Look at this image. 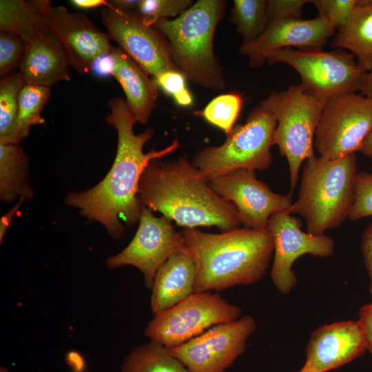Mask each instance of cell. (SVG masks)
I'll list each match as a JSON object with an SVG mask.
<instances>
[{"label":"cell","instance_id":"cell-1","mask_svg":"<svg viewBox=\"0 0 372 372\" xmlns=\"http://www.w3.org/2000/svg\"><path fill=\"white\" fill-rule=\"evenodd\" d=\"M110 113L105 121L117 132V150L114 163L105 178L94 187L80 192H70L65 203L79 209L90 220L103 225L114 239L125 233L122 219L127 226L139 222L142 204L138 196L141 174L148 163L172 153L179 147L178 140L161 149L143 152L145 144L154 134L148 127L136 134V123L125 101L122 97L112 98L108 103Z\"/></svg>","mask_w":372,"mask_h":372},{"label":"cell","instance_id":"cell-2","mask_svg":"<svg viewBox=\"0 0 372 372\" xmlns=\"http://www.w3.org/2000/svg\"><path fill=\"white\" fill-rule=\"evenodd\" d=\"M137 196L149 210L185 228L214 226L226 231L241 225L235 206L218 195L185 157L150 161L140 177Z\"/></svg>","mask_w":372,"mask_h":372},{"label":"cell","instance_id":"cell-3","mask_svg":"<svg viewBox=\"0 0 372 372\" xmlns=\"http://www.w3.org/2000/svg\"><path fill=\"white\" fill-rule=\"evenodd\" d=\"M182 234L196 263L194 293L257 282L267 273L273 254L268 228L240 227L219 234L185 228Z\"/></svg>","mask_w":372,"mask_h":372},{"label":"cell","instance_id":"cell-4","mask_svg":"<svg viewBox=\"0 0 372 372\" xmlns=\"http://www.w3.org/2000/svg\"><path fill=\"white\" fill-rule=\"evenodd\" d=\"M227 4L225 0H198L179 17L152 25L166 37L178 70L187 81L210 90L226 87L214 38Z\"/></svg>","mask_w":372,"mask_h":372},{"label":"cell","instance_id":"cell-5","mask_svg":"<svg viewBox=\"0 0 372 372\" xmlns=\"http://www.w3.org/2000/svg\"><path fill=\"white\" fill-rule=\"evenodd\" d=\"M357 174L355 154L335 159L314 156L306 160L298 197L289 212L304 219L308 233L324 235L348 218L355 200Z\"/></svg>","mask_w":372,"mask_h":372},{"label":"cell","instance_id":"cell-6","mask_svg":"<svg viewBox=\"0 0 372 372\" xmlns=\"http://www.w3.org/2000/svg\"><path fill=\"white\" fill-rule=\"evenodd\" d=\"M277 121L267 98L227 134L219 146H208L196 152L192 165L210 183L216 178L239 169L265 170L272 162L271 146Z\"/></svg>","mask_w":372,"mask_h":372},{"label":"cell","instance_id":"cell-7","mask_svg":"<svg viewBox=\"0 0 372 372\" xmlns=\"http://www.w3.org/2000/svg\"><path fill=\"white\" fill-rule=\"evenodd\" d=\"M266 63L293 67L301 77L303 90L323 102L361 91L368 73L353 54L338 49L325 52L320 48H285L271 53Z\"/></svg>","mask_w":372,"mask_h":372},{"label":"cell","instance_id":"cell-8","mask_svg":"<svg viewBox=\"0 0 372 372\" xmlns=\"http://www.w3.org/2000/svg\"><path fill=\"white\" fill-rule=\"evenodd\" d=\"M277 121L274 145L289 167L290 194L296 189L304 162L314 156V138L324 102L307 94L300 85L272 91L267 97Z\"/></svg>","mask_w":372,"mask_h":372},{"label":"cell","instance_id":"cell-9","mask_svg":"<svg viewBox=\"0 0 372 372\" xmlns=\"http://www.w3.org/2000/svg\"><path fill=\"white\" fill-rule=\"evenodd\" d=\"M239 307L218 292L193 293L187 298L154 315L145 329L150 341L167 348L180 345L211 327L238 319Z\"/></svg>","mask_w":372,"mask_h":372},{"label":"cell","instance_id":"cell-10","mask_svg":"<svg viewBox=\"0 0 372 372\" xmlns=\"http://www.w3.org/2000/svg\"><path fill=\"white\" fill-rule=\"evenodd\" d=\"M372 132V96L348 93L324 102L314 147L319 156L335 159L360 151Z\"/></svg>","mask_w":372,"mask_h":372},{"label":"cell","instance_id":"cell-11","mask_svg":"<svg viewBox=\"0 0 372 372\" xmlns=\"http://www.w3.org/2000/svg\"><path fill=\"white\" fill-rule=\"evenodd\" d=\"M256 329L254 318L245 315L167 349L190 372H225L243 353Z\"/></svg>","mask_w":372,"mask_h":372},{"label":"cell","instance_id":"cell-12","mask_svg":"<svg viewBox=\"0 0 372 372\" xmlns=\"http://www.w3.org/2000/svg\"><path fill=\"white\" fill-rule=\"evenodd\" d=\"M101 17L110 39L148 75L155 77L163 72L178 71L165 35L146 23L137 10L103 7Z\"/></svg>","mask_w":372,"mask_h":372},{"label":"cell","instance_id":"cell-13","mask_svg":"<svg viewBox=\"0 0 372 372\" xmlns=\"http://www.w3.org/2000/svg\"><path fill=\"white\" fill-rule=\"evenodd\" d=\"M138 224L131 242L108 258L106 265L110 269L126 265L136 267L143 275L145 287L151 289L159 267L186 245L182 231L175 229L172 220L164 216H155L143 205Z\"/></svg>","mask_w":372,"mask_h":372},{"label":"cell","instance_id":"cell-14","mask_svg":"<svg viewBox=\"0 0 372 372\" xmlns=\"http://www.w3.org/2000/svg\"><path fill=\"white\" fill-rule=\"evenodd\" d=\"M301 227V220L288 211L273 214L268 223L274 247L270 276L278 291L285 295L297 284L292 266L299 257L310 254L327 258L334 252L335 242L331 237L312 235L303 231Z\"/></svg>","mask_w":372,"mask_h":372},{"label":"cell","instance_id":"cell-15","mask_svg":"<svg viewBox=\"0 0 372 372\" xmlns=\"http://www.w3.org/2000/svg\"><path fill=\"white\" fill-rule=\"evenodd\" d=\"M212 189L236 208L241 225L254 229H266L270 217L279 211H289L292 194L273 192L258 180L255 171L239 169L210 181Z\"/></svg>","mask_w":372,"mask_h":372},{"label":"cell","instance_id":"cell-16","mask_svg":"<svg viewBox=\"0 0 372 372\" xmlns=\"http://www.w3.org/2000/svg\"><path fill=\"white\" fill-rule=\"evenodd\" d=\"M44 21L61 43L70 65L79 73L91 71L94 62L110 54L112 46L107 33L101 31L85 14L69 12L63 6H52L42 1Z\"/></svg>","mask_w":372,"mask_h":372},{"label":"cell","instance_id":"cell-17","mask_svg":"<svg viewBox=\"0 0 372 372\" xmlns=\"http://www.w3.org/2000/svg\"><path fill=\"white\" fill-rule=\"evenodd\" d=\"M336 30L324 18L292 19L271 22L254 42L241 44L238 52L252 68L261 67L272 52L285 48H322Z\"/></svg>","mask_w":372,"mask_h":372},{"label":"cell","instance_id":"cell-18","mask_svg":"<svg viewBox=\"0 0 372 372\" xmlns=\"http://www.w3.org/2000/svg\"><path fill=\"white\" fill-rule=\"evenodd\" d=\"M366 350L358 320L325 324L311 333L304 366L313 372H327L350 362Z\"/></svg>","mask_w":372,"mask_h":372},{"label":"cell","instance_id":"cell-19","mask_svg":"<svg viewBox=\"0 0 372 372\" xmlns=\"http://www.w3.org/2000/svg\"><path fill=\"white\" fill-rule=\"evenodd\" d=\"M69 65L64 48L47 25L25 43L19 74L25 83L50 87L70 81Z\"/></svg>","mask_w":372,"mask_h":372},{"label":"cell","instance_id":"cell-20","mask_svg":"<svg viewBox=\"0 0 372 372\" xmlns=\"http://www.w3.org/2000/svg\"><path fill=\"white\" fill-rule=\"evenodd\" d=\"M195 260L187 246L174 252L158 269L152 285L154 315L171 308L194 293Z\"/></svg>","mask_w":372,"mask_h":372},{"label":"cell","instance_id":"cell-21","mask_svg":"<svg viewBox=\"0 0 372 372\" xmlns=\"http://www.w3.org/2000/svg\"><path fill=\"white\" fill-rule=\"evenodd\" d=\"M111 54L114 60L112 76L123 90L136 122L145 125L156 106L158 86L121 48L113 47Z\"/></svg>","mask_w":372,"mask_h":372},{"label":"cell","instance_id":"cell-22","mask_svg":"<svg viewBox=\"0 0 372 372\" xmlns=\"http://www.w3.org/2000/svg\"><path fill=\"white\" fill-rule=\"evenodd\" d=\"M331 45L347 50L368 72L372 69V0H361L350 19L339 28Z\"/></svg>","mask_w":372,"mask_h":372},{"label":"cell","instance_id":"cell-23","mask_svg":"<svg viewBox=\"0 0 372 372\" xmlns=\"http://www.w3.org/2000/svg\"><path fill=\"white\" fill-rule=\"evenodd\" d=\"M28 158L17 144L0 143V199L11 203L17 197L30 199L33 190L28 180Z\"/></svg>","mask_w":372,"mask_h":372},{"label":"cell","instance_id":"cell-24","mask_svg":"<svg viewBox=\"0 0 372 372\" xmlns=\"http://www.w3.org/2000/svg\"><path fill=\"white\" fill-rule=\"evenodd\" d=\"M46 26L42 0L0 1V30L12 32L26 43Z\"/></svg>","mask_w":372,"mask_h":372},{"label":"cell","instance_id":"cell-25","mask_svg":"<svg viewBox=\"0 0 372 372\" xmlns=\"http://www.w3.org/2000/svg\"><path fill=\"white\" fill-rule=\"evenodd\" d=\"M50 96V87L24 83L19 96V109L8 144L19 143L30 134L31 127L45 123L41 116Z\"/></svg>","mask_w":372,"mask_h":372},{"label":"cell","instance_id":"cell-26","mask_svg":"<svg viewBox=\"0 0 372 372\" xmlns=\"http://www.w3.org/2000/svg\"><path fill=\"white\" fill-rule=\"evenodd\" d=\"M121 372H190L165 346L152 341L135 347L126 355Z\"/></svg>","mask_w":372,"mask_h":372},{"label":"cell","instance_id":"cell-27","mask_svg":"<svg viewBox=\"0 0 372 372\" xmlns=\"http://www.w3.org/2000/svg\"><path fill=\"white\" fill-rule=\"evenodd\" d=\"M229 20L241 36L242 45L254 42L269 24L267 0H234Z\"/></svg>","mask_w":372,"mask_h":372},{"label":"cell","instance_id":"cell-28","mask_svg":"<svg viewBox=\"0 0 372 372\" xmlns=\"http://www.w3.org/2000/svg\"><path fill=\"white\" fill-rule=\"evenodd\" d=\"M24 83L19 73L1 79L0 143H9L17 117L19 93Z\"/></svg>","mask_w":372,"mask_h":372},{"label":"cell","instance_id":"cell-29","mask_svg":"<svg viewBox=\"0 0 372 372\" xmlns=\"http://www.w3.org/2000/svg\"><path fill=\"white\" fill-rule=\"evenodd\" d=\"M242 103V96L238 92L222 94L213 99L202 111L196 114L224 131L227 135L235 126Z\"/></svg>","mask_w":372,"mask_h":372},{"label":"cell","instance_id":"cell-30","mask_svg":"<svg viewBox=\"0 0 372 372\" xmlns=\"http://www.w3.org/2000/svg\"><path fill=\"white\" fill-rule=\"evenodd\" d=\"M194 3L192 0H140L137 11L146 23L153 25L161 19L179 17Z\"/></svg>","mask_w":372,"mask_h":372},{"label":"cell","instance_id":"cell-31","mask_svg":"<svg viewBox=\"0 0 372 372\" xmlns=\"http://www.w3.org/2000/svg\"><path fill=\"white\" fill-rule=\"evenodd\" d=\"M25 52V43L17 34L0 30V76L5 78L19 68Z\"/></svg>","mask_w":372,"mask_h":372},{"label":"cell","instance_id":"cell-32","mask_svg":"<svg viewBox=\"0 0 372 372\" xmlns=\"http://www.w3.org/2000/svg\"><path fill=\"white\" fill-rule=\"evenodd\" d=\"M361 0H313L318 16L326 19L336 31L350 19Z\"/></svg>","mask_w":372,"mask_h":372},{"label":"cell","instance_id":"cell-33","mask_svg":"<svg viewBox=\"0 0 372 372\" xmlns=\"http://www.w3.org/2000/svg\"><path fill=\"white\" fill-rule=\"evenodd\" d=\"M372 216V174L358 173L355 185V200L348 216L350 220H358Z\"/></svg>","mask_w":372,"mask_h":372},{"label":"cell","instance_id":"cell-34","mask_svg":"<svg viewBox=\"0 0 372 372\" xmlns=\"http://www.w3.org/2000/svg\"><path fill=\"white\" fill-rule=\"evenodd\" d=\"M310 1L307 0H267L269 23L277 21L301 18L303 7Z\"/></svg>","mask_w":372,"mask_h":372},{"label":"cell","instance_id":"cell-35","mask_svg":"<svg viewBox=\"0 0 372 372\" xmlns=\"http://www.w3.org/2000/svg\"><path fill=\"white\" fill-rule=\"evenodd\" d=\"M187 79L177 70L163 72L154 77V81L167 95L176 99L187 90Z\"/></svg>","mask_w":372,"mask_h":372},{"label":"cell","instance_id":"cell-36","mask_svg":"<svg viewBox=\"0 0 372 372\" xmlns=\"http://www.w3.org/2000/svg\"><path fill=\"white\" fill-rule=\"evenodd\" d=\"M361 249L364 262L370 278V292L372 298V223L364 229L362 233Z\"/></svg>","mask_w":372,"mask_h":372},{"label":"cell","instance_id":"cell-37","mask_svg":"<svg viewBox=\"0 0 372 372\" xmlns=\"http://www.w3.org/2000/svg\"><path fill=\"white\" fill-rule=\"evenodd\" d=\"M358 321L363 333L366 349L372 355V302L361 307Z\"/></svg>","mask_w":372,"mask_h":372},{"label":"cell","instance_id":"cell-38","mask_svg":"<svg viewBox=\"0 0 372 372\" xmlns=\"http://www.w3.org/2000/svg\"><path fill=\"white\" fill-rule=\"evenodd\" d=\"M114 60L111 52L98 58L92 64L91 70L101 77L112 75Z\"/></svg>","mask_w":372,"mask_h":372},{"label":"cell","instance_id":"cell-39","mask_svg":"<svg viewBox=\"0 0 372 372\" xmlns=\"http://www.w3.org/2000/svg\"><path fill=\"white\" fill-rule=\"evenodd\" d=\"M24 200H25L24 198H19V200L18 201V203H16L14 207H12L6 214H4L1 218V220H0V242L1 243L3 240L7 229H8L13 218H14L18 211L19 210Z\"/></svg>","mask_w":372,"mask_h":372},{"label":"cell","instance_id":"cell-40","mask_svg":"<svg viewBox=\"0 0 372 372\" xmlns=\"http://www.w3.org/2000/svg\"><path fill=\"white\" fill-rule=\"evenodd\" d=\"M70 3L76 8L83 10L110 6L109 2L104 0H71Z\"/></svg>","mask_w":372,"mask_h":372},{"label":"cell","instance_id":"cell-41","mask_svg":"<svg viewBox=\"0 0 372 372\" xmlns=\"http://www.w3.org/2000/svg\"><path fill=\"white\" fill-rule=\"evenodd\" d=\"M140 0L108 1L110 7L119 10H137Z\"/></svg>","mask_w":372,"mask_h":372},{"label":"cell","instance_id":"cell-42","mask_svg":"<svg viewBox=\"0 0 372 372\" xmlns=\"http://www.w3.org/2000/svg\"><path fill=\"white\" fill-rule=\"evenodd\" d=\"M66 360L74 372H83L85 370V362L79 354L74 352L70 353Z\"/></svg>","mask_w":372,"mask_h":372},{"label":"cell","instance_id":"cell-43","mask_svg":"<svg viewBox=\"0 0 372 372\" xmlns=\"http://www.w3.org/2000/svg\"><path fill=\"white\" fill-rule=\"evenodd\" d=\"M360 152L372 161V132L364 140Z\"/></svg>","mask_w":372,"mask_h":372},{"label":"cell","instance_id":"cell-44","mask_svg":"<svg viewBox=\"0 0 372 372\" xmlns=\"http://www.w3.org/2000/svg\"><path fill=\"white\" fill-rule=\"evenodd\" d=\"M360 92V94L362 95L372 96V69L367 73L365 81Z\"/></svg>","mask_w":372,"mask_h":372},{"label":"cell","instance_id":"cell-45","mask_svg":"<svg viewBox=\"0 0 372 372\" xmlns=\"http://www.w3.org/2000/svg\"><path fill=\"white\" fill-rule=\"evenodd\" d=\"M296 372H313V371L307 369L306 366H303L300 370Z\"/></svg>","mask_w":372,"mask_h":372}]
</instances>
